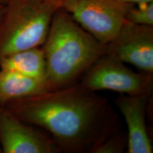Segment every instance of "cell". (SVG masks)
<instances>
[{"instance_id":"6da1fadb","label":"cell","mask_w":153,"mask_h":153,"mask_svg":"<svg viewBox=\"0 0 153 153\" xmlns=\"http://www.w3.org/2000/svg\"><path fill=\"white\" fill-rule=\"evenodd\" d=\"M26 123L45 131L60 152L91 153L120 130L106 98L75 83L2 105Z\"/></svg>"},{"instance_id":"7a4b0ae2","label":"cell","mask_w":153,"mask_h":153,"mask_svg":"<svg viewBox=\"0 0 153 153\" xmlns=\"http://www.w3.org/2000/svg\"><path fill=\"white\" fill-rule=\"evenodd\" d=\"M42 48L47 81L53 90L75 84L106 53V45L82 28L62 7L55 13Z\"/></svg>"},{"instance_id":"3957f363","label":"cell","mask_w":153,"mask_h":153,"mask_svg":"<svg viewBox=\"0 0 153 153\" xmlns=\"http://www.w3.org/2000/svg\"><path fill=\"white\" fill-rule=\"evenodd\" d=\"M62 7L55 0H6L0 13V60L42 46L55 13Z\"/></svg>"},{"instance_id":"277c9868","label":"cell","mask_w":153,"mask_h":153,"mask_svg":"<svg viewBox=\"0 0 153 153\" xmlns=\"http://www.w3.org/2000/svg\"><path fill=\"white\" fill-rule=\"evenodd\" d=\"M134 5L122 0H67L62 8L99 43L107 45L119 33Z\"/></svg>"},{"instance_id":"5b68a950","label":"cell","mask_w":153,"mask_h":153,"mask_svg":"<svg viewBox=\"0 0 153 153\" xmlns=\"http://www.w3.org/2000/svg\"><path fill=\"white\" fill-rule=\"evenodd\" d=\"M82 85L91 91H114L127 95L152 93V74L134 72L126 63L106 53L82 75Z\"/></svg>"},{"instance_id":"8992f818","label":"cell","mask_w":153,"mask_h":153,"mask_svg":"<svg viewBox=\"0 0 153 153\" xmlns=\"http://www.w3.org/2000/svg\"><path fill=\"white\" fill-rule=\"evenodd\" d=\"M0 146L4 153L60 152L46 132L23 121L1 104Z\"/></svg>"},{"instance_id":"52a82bcc","label":"cell","mask_w":153,"mask_h":153,"mask_svg":"<svg viewBox=\"0 0 153 153\" xmlns=\"http://www.w3.org/2000/svg\"><path fill=\"white\" fill-rule=\"evenodd\" d=\"M106 53L140 71L153 74V26L127 20L119 33L106 45Z\"/></svg>"},{"instance_id":"ba28073f","label":"cell","mask_w":153,"mask_h":153,"mask_svg":"<svg viewBox=\"0 0 153 153\" xmlns=\"http://www.w3.org/2000/svg\"><path fill=\"white\" fill-rule=\"evenodd\" d=\"M152 93L139 95L119 94L116 106L127 125L128 153H152V145L146 124V113Z\"/></svg>"},{"instance_id":"9c48e42d","label":"cell","mask_w":153,"mask_h":153,"mask_svg":"<svg viewBox=\"0 0 153 153\" xmlns=\"http://www.w3.org/2000/svg\"><path fill=\"white\" fill-rule=\"evenodd\" d=\"M53 90L47 80L0 69V104Z\"/></svg>"},{"instance_id":"30bf717a","label":"cell","mask_w":153,"mask_h":153,"mask_svg":"<svg viewBox=\"0 0 153 153\" xmlns=\"http://www.w3.org/2000/svg\"><path fill=\"white\" fill-rule=\"evenodd\" d=\"M0 69L47 80L46 61L42 46L23 50L4 57L0 60Z\"/></svg>"},{"instance_id":"8fae6325","label":"cell","mask_w":153,"mask_h":153,"mask_svg":"<svg viewBox=\"0 0 153 153\" xmlns=\"http://www.w3.org/2000/svg\"><path fill=\"white\" fill-rule=\"evenodd\" d=\"M127 135L120 129L107 137L91 153H121L127 148Z\"/></svg>"},{"instance_id":"7c38bea8","label":"cell","mask_w":153,"mask_h":153,"mask_svg":"<svg viewBox=\"0 0 153 153\" xmlns=\"http://www.w3.org/2000/svg\"><path fill=\"white\" fill-rule=\"evenodd\" d=\"M134 5L126 14V20L133 24L153 26V2Z\"/></svg>"},{"instance_id":"4fadbf2b","label":"cell","mask_w":153,"mask_h":153,"mask_svg":"<svg viewBox=\"0 0 153 153\" xmlns=\"http://www.w3.org/2000/svg\"><path fill=\"white\" fill-rule=\"evenodd\" d=\"M122 1H126L127 3L133 4H140L143 3L152 2L153 0H122Z\"/></svg>"},{"instance_id":"5bb4252c","label":"cell","mask_w":153,"mask_h":153,"mask_svg":"<svg viewBox=\"0 0 153 153\" xmlns=\"http://www.w3.org/2000/svg\"><path fill=\"white\" fill-rule=\"evenodd\" d=\"M55 1H58L59 3H60L61 4H62V6L63 5V4H64L65 2V1H67V0H55Z\"/></svg>"},{"instance_id":"9a60e30c","label":"cell","mask_w":153,"mask_h":153,"mask_svg":"<svg viewBox=\"0 0 153 153\" xmlns=\"http://www.w3.org/2000/svg\"><path fill=\"white\" fill-rule=\"evenodd\" d=\"M6 0H0V5H4V4L5 3Z\"/></svg>"},{"instance_id":"2e32d148","label":"cell","mask_w":153,"mask_h":153,"mask_svg":"<svg viewBox=\"0 0 153 153\" xmlns=\"http://www.w3.org/2000/svg\"><path fill=\"white\" fill-rule=\"evenodd\" d=\"M2 6L3 5H0V13H1V8H2Z\"/></svg>"},{"instance_id":"e0dca14e","label":"cell","mask_w":153,"mask_h":153,"mask_svg":"<svg viewBox=\"0 0 153 153\" xmlns=\"http://www.w3.org/2000/svg\"><path fill=\"white\" fill-rule=\"evenodd\" d=\"M0 152H1V146H0Z\"/></svg>"}]
</instances>
